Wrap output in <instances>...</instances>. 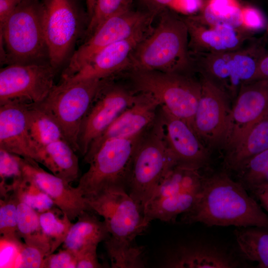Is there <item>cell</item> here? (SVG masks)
Listing matches in <instances>:
<instances>
[{
  "label": "cell",
  "mask_w": 268,
  "mask_h": 268,
  "mask_svg": "<svg viewBox=\"0 0 268 268\" xmlns=\"http://www.w3.org/2000/svg\"><path fill=\"white\" fill-rule=\"evenodd\" d=\"M186 223L209 226L258 227L268 229V215L239 182L225 172L203 177L193 207L183 214Z\"/></svg>",
  "instance_id": "obj_1"
},
{
  "label": "cell",
  "mask_w": 268,
  "mask_h": 268,
  "mask_svg": "<svg viewBox=\"0 0 268 268\" xmlns=\"http://www.w3.org/2000/svg\"><path fill=\"white\" fill-rule=\"evenodd\" d=\"M128 69L190 73L194 67L184 18L163 10L157 26L132 54Z\"/></svg>",
  "instance_id": "obj_2"
},
{
  "label": "cell",
  "mask_w": 268,
  "mask_h": 268,
  "mask_svg": "<svg viewBox=\"0 0 268 268\" xmlns=\"http://www.w3.org/2000/svg\"><path fill=\"white\" fill-rule=\"evenodd\" d=\"M176 165L166 143L158 110L154 121L145 130L137 143L128 177L127 192L143 212L162 178Z\"/></svg>",
  "instance_id": "obj_3"
},
{
  "label": "cell",
  "mask_w": 268,
  "mask_h": 268,
  "mask_svg": "<svg viewBox=\"0 0 268 268\" xmlns=\"http://www.w3.org/2000/svg\"><path fill=\"white\" fill-rule=\"evenodd\" d=\"M128 77L133 91L150 95L160 107L194 129L201 92L200 79L194 78L190 73L150 70H130Z\"/></svg>",
  "instance_id": "obj_4"
},
{
  "label": "cell",
  "mask_w": 268,
  "mask_h": 268,
  "mask_svg": "<svg viewBox=\"0 0 268 268\" xmlns=\"http://www.w3.org/2000/svg\"><path fill=\"white\" fill-rule=\"evenodd\" d=\"M263 38L252 39L237 50L193 54L194 69L214 83L234 102L243 86L256 79L259 62L267 52Z\"/></svg>",
  "instance_id": "obj_5"
},
{
  "label": "cell",
  "mask_w": 268,
  "mask_h": 268,
  "mask_svg": "<svg viewBox=\"0 0 268 268\" xmlns=\"http://www.w3.org/2000/svg\"><path fill=\"white\" fill-rule=\"evenodd\" d=\"M143 132L124 138L106 141L87 164L88 170L76 186L86 199L114 190L127 192L132 159Z\"/></svg>",
  "instance_id": "obj_6"
},
{
  "label": "cell",
  "mask_w": 268,
  "mask_h": 268,
  "mask_svg": "<svg viewBox=\"0 0 268 268\" xmlns=\"http://www.w3.org/2000/svg\"><path fill=\"white\" fill-rule=\"evenodd\" d=\"M110 78L59 82L37 104L59 124L65 138L78 152V137L82 120L92 101Z\"/></svg>",
  "instance_id": "obj_7"
},
{
  "label": "cell",
  "mask_w": 268,
  "mask_h": 268,
  "mask_svg": "<svg viewBox=\"0 0 268 268\" xmlns=\"http://www.w3.org/2000/svg\"><path fill=\"white\" fill-rule=\"evenodd\" d=\"M203 179L198 169L178 165L171 169L144 207L147 223L155 219L172 222L189 211L198 200Z\"/></svg>",
  "instance_id": "obj_8"
},
{
  "label": "cell",
  "mask_w": 268,
  "mask_h": 268,
  "mask_svg": "<svg viewBox=\"0 0 268 268\" xmlns=\"http://www.w3.org/2000/svg\"><path fill=\"white\" fill-rule=\"evenodd\" d=\"M8 59L14 63H31L48 55L41 9L27 0L0 25Z\"/></svg>",
  "instance_id": "obj_9"
},
{
  "label": "cell",
  "mask_w": 268,
  "mask_h": 268,
  "mask_svg": "<svg viewBox=\"0 0 268 268\" xmlns=\"http://www.w3.org/2000/svg\"><path fill=\"white\" fill-rule=\"evenodd\" d=\"M56 69L50 63L10 64L0 71V105L39 104L51 93Z\"/></svg>",
  "instance_id": "obj_10"
},
{
  "label": "cell",
  "mask_w": 268,
  "mask_h": 268,
  "mask_svg": "<svg viewBox=\"0 0 268 268\" xmlns=\"http://www.w3.org/2000/svg\"><path fill=\"white\" fill-rule=\"evenodd\" d=\"M86 200L91 210L103 218L114 241L134 244L148 225L142 208L125 191L105 192Z\"/></svg>",
  "instance_id": "obj_11"
},
{
  "label": "cell",
  "mask_w": 268,
  "mask_h": 268,
  "mask_svg": "<svg viewBox=\"0 0 268 268\" xmlns=\"http://www.w3.org/2000/svg\"><path fill=\"white\" fill-rule=\"evenodd\" d=\"M153 14L129 8L105 20L74 52L62 73L61 80L73 75L104 48L128 38L150 25Z\"/></svg>",
  "instance_id": "obj_12"
},
{
  "label": "cell",
  "mask_w": 268,
  "mask_h": 268,
  "mask_svg": "<svg viewBox=\"0 0 268 268\" xmlns=\"http://www.w3.org/2000/svg\"><path fill=\"white\" fill-rule=\"evenodd\" d=\"M137 94L131 89L107 81L82 120L78 137L79 154L85 155L91 143L134 104Z\"/></svg>",
  "instance_id": "obj_13"
},
{
  "label": "cell",
  "mask_w": 268,
  "mask_h": 268,
  "mask_svg": "<svg viewBox=\"0 0 268 268\" xmlns=\"http://www.w3.org/2000/svg\"><path fill=\"white\" fill-rule=\"evenodd\" d=\"M201 92L193 128L209 149L224 146L231 113L229 97L206 77L200 75Z\"/></svg>",
  "instance_id": "obj_14"
},
{
  "label": "cell",
  "mask_w": 268,
  "mask_h": 268,
  "mask_svg": "<svg viewBox=\"0 0 268 268\" xmlns=\"http://www.w3.org/2000/svg\"><path fill=\"white\" fill-rule=\"evenodd\" d=\"M40 9L49 63L57 69L76 39L78 19L70 0H46Z\"/></svg>",
  "instance_id": "obj_15"
},
{
  "label": "cell",
  "mask_w": 268,
  "mask_h": 268,
  "mask_svg": "<svg viewBox=\"0 0 268 268\" xmlns=\"http://www.w3.org/2000/svg\"><path fill=\"white\" fill-rule=\"evenodd\" d=\"M267 113L268 79L243 86L231 107L224 144L226 154L235 148L252 126Z\"/></svg>",
  "instance_id": "obj_16"
},
{
  "label": "cell",
  "mask_w": 268,
  "mask_h": 268,
  "mask_svg": "<svg viewBox=\"0 0 268 268\" xmlns=\"http://www.w3.org/2000/svg\"><path fill=\"white\" fill-rule=\"evenodd\" d=\"M161 266L168 268H236L241 261L225 246L206 240L179 243L168 250Z\"/></svg>",
  "instance_id": "obj_17"
},
{
  "label": "cell",
  "mask_w": 268,
  "mask_h": 268,
  "mask_svg": "<svg viewBox=\"0 0 268 268\" xmlns=\"http://www.w3.org/2000/svg\"><path fill=\"white\" fill-rule=\"evenodd\" d=\"M159 112L166 143L177 165L198 170L206 165L210 158L209 150L194 129L162 107Z\"/></svg>",
  "instance_id": "obj_18"
},
{
  "label": "cell",
  "mask_w": 268,
  "mask_h": 268,
  "mask_svg": "<svg viewBox=\"0 0 268 268\" xmlns=\"http://www.w3.org/2000/svg\"><path fill=\"white\" fill-rule=\"evenodd\" d=\"M149 26L142 28L128 38L104 48L77 72L59 82H71L92 78L108 79L114 74L128 69L134 51L150 32Z\"/></svg>",
  "instance_id": "obj_19"
},
{
  "label": "cell",
  "mask_w": 268,
  "mask_h": 268,
  "mask_svg": "<svg viewBox=\"0 0 268 268\" xmlns=\"http://www.w3.org/2000/svg\"><path fill=\"white\" fill-rule=\"evenodd\" d=\"M137 93L134 104L118 116L90 145L83 156L85 163H88L106 141L140 134L154 121L160 107L159 104L149 94Z\"/></svg>",
  "instance_id": "obj_20"
},
{
  "label": "cell",
  "mask_w": 268,
  "mask_h": 268,
  "mask_svg": "<svg viewBox=\"0 0 268 268\" xmlns=\"http://www.w3.org/2000/svg\"><path fill=\"white\" fill-rule=\"evenodd\" d=\"M19 161L23 175L32 179L71 221L85 211H92L76 187L45 170L34 160L19 156Z\"/></svg>",
  "instance_id": "obj_21"
},
{
  "label": "cell",
  "mask_w": 268,
  "mask_h": 268,
  "mask_svg": "<svg viewBox=\"0 0 268 268\" xmlns=\"http://www.w3.org/2000/svg\"><path fill=\"white\" fill-rule=\"evenodd\" d=\"M183 18L188 30L189 49L193 54L234 51L253 39V36L227 26L204 23L193 15Z\"/></svg>",
  "instance_id": "obj_22"
},
{
  "label": "cell",
  "mask_w": 268,
  "mask_h": 268,
  "mask_svg": "<svg viewBox=\"0 0 268 268\" xmlns=\"http://www.w3.org/2000/svg\"><path fill=\"white\" fill-rule=\"evenodd\" d=\"M0 148L36 161V150L29 134L24 104L0 105Z\"/></svg>",
  "instance_id": "obj_23"
},
{
  "label": "cell",
  "mask_w": 268,
  "mask_h": 268,
  "mask_svg": "<svg viewBox=\"0 0 268 268\" xmlns=\"http://www.w3.org/2000/svg\"><path fill=\"white\" fill-rule=\"evenodd\" d=\"M36 161L70 183L79 176L78 159L69 143L61 138L37 149Z\"/></svg>",
  "instance_id": "obj_24"
},
{
  "label": "cell",
  "mask_w": 268,
  "mask_h": 268,
  "mask_svg": "<svg viewBox=\"0 0 268 268\" xmlns=\"http://www.w3.org/2000/svg\"><path fill=\"white\" fill-rule=\"evenodd\" d=\"M93 211H85L79 215L77 221L72 223L64 242L63 248L76 255L82 249L91 246H98L110 236L104 220L101 221Z\"/></svg>",
  "instance_id": "obj_25"
},
{
  "label": "cell",
  "mask_w": 268,
  "mask_h": 268,
  "mask_svg": "<svg viewBox=\"0 0 268 268\" xmlns=\"http://www.w3.org/2000/svg\"><path fill=\"white\" fill-rule=\"evenodd\" d=\"M268 149V113L256 122L239 145L226 154L227 167L237 172L249 159Z\"/></svg>",
  "instance_id": "obj_26"
},
{
  "label": "cell",
  "mask_w": 268,
  "mask_h": 268,
  "mask_svg": "<svg viewBox=\"0 0 268 268\" xmlns=\"http://www.w3.org/2000/svg\"><path fill=\"white\" fill-rule=\"evenodd\" d=\"M200 10L193 15L204 23L227 26L251 35L245 30L243 6L235 0H209Z\"/></svg>",
  "instance_id": "obj_27"
},
{
  "label": "cell",
  "mask_w": 268,
  "mask_h": 268,
  "mask_svg": "<svg viewBox=\"0 0 268 268\" xmlns=\"http://www.w3.org/2000/svg\"><path fill=\"white\" fill-rule=\"evenodd\" d=\"M238 250L242 258L268 268V229L238 227L234 231Z\"/></svg>",
  "instance_id": "obj_28"
},
{
  "label": "cell",
  "mask_w": 268,
  "mask_h": 268,
  "mask_svg": "<svg viewBox=\"0 0 268 268\" xmlns=\"http://www.w3.org/2000/svg\"><path fill=\"white\" fill-rule=\"evenodd\" d=\"M24 105L29 134L36 151L39 148L65 138L59 124L37 104Z\"/></svg>",
  "instance_id": "obj_29"
},
{
  "label": "cell",
  "mask_w": 268,
  "mask_h": 268,
  "mask_svg": "<svg viewBox=\"0 0 268 268\" xmlns=\"http://www.w3.org/2000/svg\"><path fill=\"white\" fill-rule=\"evenodd\" d=\"M17 221L18 235L24 243L42 249L49 256L50 247L41 226L39 213L18 201Z\"/></svg>",
  "instance_id": "obj_30"
},
{
  "label": "cell",
  "mask_w": 268,
  "mask_h": 268,
  "mask_svg": "<svg viewBox=\"0 0 268 268\" xmlns=\"http://www.w3.org/2000/svg\"><path fill=\"white\" fill-rule=\"evenodd\" d=\"M39 218L43 231L50 247L51 255L64 243L72 223L56 206L39 213Z\"/></svg>",
  "instance_id": "obj_31"
},
{
  "label": "cell",
  "mask_w": 268,
  "mask_h": 268,
  "mask_svg": "<svg viewBox=\"0 0 268 268\" xmlns=\"http://www.w3.org/2000/svg\"><path fill=\"white\" fill-rule=\"evenodd\" d=\"M237 172L239 182L247 191L268 187V149L251 158Z\"/></svg>",
  "instance_id": "obj_32"
},
{
  "label": "cell",
  "mask_w": 268,
  "mask_h": 268,
  "mask_svg": "<svg viewBox=\"0 0 268 268\" xmlns=\"http://www.w3.org/2000/svg\"><path fill=\"white\" fill-rule=\"evenodd\" d=\"M105 246L113 268H141L145 267L144 248L134 243L121 244L107 239Z\"/></svg>",
  "instance_id": "obj_33"
},
{
  "label": "cell",
  "mask_w": 268,
  "mask_h": 268,
  "mask_svg": "<svg viewBox=\"0 0 268 268\" xmlns=\"http://www.w3.org/2000/svg\"><path fill=\"white\" fill-rule=\"evenodd\" d=\"M12 192L19 201L27 204L39 213L55 206L49 196L23 174V177L14 184Z\"/></svg>",
  "instance_id": "obj_34"
},
{
  "label": "cell",
  "mask_w": 268,
  "mask_h": 268,
  "mask_svg": "<svg viewBox=\"0 0 268 268\" xmlns=\"http://www.w3.org/2000/svg\"><path fill=\"white\" fill-rule=\"evenodd\" d=\"M18 201L13 192L0 200V240L14 244L18 248L21 242L17 229V207Z\"/></svg>",
  "instance_id": "obj_35"
},
{
  "label": "cell",
  "mask_w": 268,
  "mask_h": 268,
  "mask_svg": "<svg viewBox=\"0 0 268 268\" xmlns=\"http://www.w3.org/2000/svg\"><path fill=\"white\" fill-rule=\"evenodd\" d=\"M22 177L19 156L0 148V197L12 192L14 184Z\"/></svg>",
  "instance_id": "obj_36"
},
{
  "label": "cell",
  "mask_w": 268,
  "mask_h": 268,
  "mask_svg": "<svg viewBox=\"0 0 268 268\" xmlns=\"http://www.w3.org/2000/svg\"><path fill=\"white\" fill-rule=\"evenodd\" d=\"M132 0H96L87 33L90 36L107 19L130 8Z\"/></svg>",
  "instance_id": "obj_37"
},
{
  "label": "cell",
  "mask_w": 268,
  "mask_h": 268,
  "mask_svg": "<svg viewBox=\"0 0 268 268\" xmlns=\"http://www.w3.org/2000/svg\"><path fill=\"white\" fill-rule=\"evenodd\" d=\"M47 253L42 249L24 243L18 249L14 265L19 268H43Z\"/></svg>",
  "instance_id": "obj_38"
},
{
  "label": "cell",
  "mask_w": 268,
  "mask_h": 268,
  "mask_svg": "<svg viewBox=\"0 0 268 268\" xmlns=\"http://www.w3.org/2000/svg\"><path fill=\"white\" fill-rule=\"evenodd\" d=\"M244 28L253 36L267 27L266 18L261 10L252 5L243 6Z\"/></svg>",
  "instance_id": "obj_39"
},
{
  "label": "cell",
  "mask_w": 268,
  "mask_h": 268,
  "mask_svg": "<svg viewBox=\"0 0 268 268\" xmlns=\"http://www.w3.org/2000/svg\"><path fill=\"white\" fill-rule=\"evenodd\" d=\"M76 255L71 251L64 248L46 257L43 268H76Z\"/></svg>",
  "instance_id": "obj_40"
},
{
  "label": "cell",
  "mask_w": 268,
  "mask_h": 268,
  "mask_svg": "<svg viewBox=\"0 0 268 268\" xmlns=\"http://www.w3.org/2000/svg\"><path fill=\"white\" fill-rule=\"evenodd\" d=\"M98 246L86 247L76 254V268H99L102 265L99 263L97 254Z\"/></svg>",
  "instance_id": "obj_41"
},
{
  "label": "cell",
  "mask_w": 268,
  "mask_h": 268,
  "mask_svg": "<svg viewBox=\"0 0 268 268\" xmlns=\"http://www.w3.org/2000/svg\"><path fill=\"white\" fill-rule=\"evenodd\" d=\"M203 4L202 0H173L167 9L189 16L201 10Z\"/></svg>",
  "instance_id": "obj_42"
},
{
  "label": "cell",
  "mask_w": 268,
  "mask_h": 268,
  "mask_svg": "<svg viewBox=\"0 0 268 268\" xmlns=\"http://www.w3.org/2000/svg\"><path fill=\"white\" fill-rule=\"evenodd\" d=\"M27 0H0V25H2L21 3Z\"/></svg>",
  "instance_id": "obj_43"
},
{
  "label": "cell",
  "mask_w": 268,
  "mask_h": 268,
  "mask_svg": "<svg viewBox=\"0 0 268 268\" xmlns=\"http://www.w3.org/2000/svg\"><path fill=\"white\" fill-rule=\"evenodd\" d=\"M260 79H268V52L262 57L259 64L255 80Z\"/></svg>",
  "instance_id": "obj_44"
},
{
  "label": "cell",
  "mask_w": 268,
  "mask_h": 268,
  "mask_svg": "<svg viewBox=\"0 0 268 268\" xmlns=\"http://www.w3.org/2000/svg\"><path fill=\"white\" fill-rule=\"evenodd\" d=\"M251 193L262 208L268 212V187L258 189Z\"/></svg>",
  "instance_id": "obj_45"
},
{
  "label": "cell",
  "mask_w": 268,
  "mask_h": 268,
  "mask_svg": "<svg viewBox=\"0 0 268 268\" xmlns=\"http://www.w3.org/2000/svg\"><path fill=\"white\" fill-rule=\"evenodd\" d=\"M145 1L152 8V12L154 13L167 8L173 0H145Z\"/></svg>",
  "instance_id": "obj_46"
},
{
  "label": "cell",
  "mask_w": 268,
  "mask_h": 268,
  "mask_svg": "<svg viewBox=\"0 0 268 268\" xmlns=\"http://www.w3.org/2000/svg\"><path fill=\"white\" fill-rule=\"evenodd\" d=\"M96 0H86L87 10L90 17H91L95 5Z\"/></svg>",
  "instance_id": "obj_47"
},
{
  "label": "cell",
  "mask_w": 268,
  "mask_h": 268,
  "mask_svg": "<svg viewBox=\"0 0 268 268\" xmlns=\"http://www.w3.org/2000/svg\"><path fill=\"white\" fill-rule=\"evenodd\" d=\"M267 34H268V25H267Z\"/></svg>",
  "instance_id": "obj_48"
}]
</instances>
